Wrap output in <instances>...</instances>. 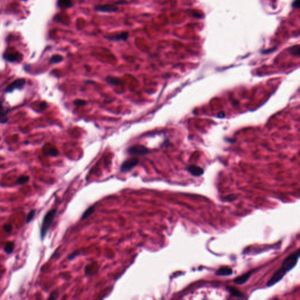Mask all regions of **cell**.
Wrapping results in <instances>:
<instances>
[{"label": "cell", "instance_id": "cell-19", "mask_svg": "<svg viewBox=\"0 0 300 300\" xmlns=\"http://www.w3.org/2000/svg\"><path fill=\"white\" fill-rule=\"evenodd\" d=\"M29 180V177L28 176L22 175L16 181V183L19 185H23Z\"/></svg>", "mask_w": 300, "mask_h": 300}, {"label": "cell", "instance_id": "cell-4", "mask_svg": "<svg viewBox=\"0 0 300 300\" xmlns=\"http://www.w3.org/2000/svg\"><path fill=\"white\" fill-rule=\"evenodd\" d=\"M128 154L134 156H145L149 153V150L145 146L136 145L131 147L128 150Z\"/></svg>", "mask_w": 300, "mask_h": 300}, {"label": "cell", "instance_id": "cell-29", "mask_svg": "<svg viewBox=\"0 0 300 300\" xmlns=\"http://www.w3.org/2000/svg\"><path fill=\"white\" fill-rule=\"evenodd\" d=\"M47 103L45 101H43L40 104V107L42 109V110H44L45 109L46 107H47Z\"/></svg>", "mask_w": 300, "mask_h": 300}, {"label": "cell", "instance_id": "cell-10", "mask_svg": "<svg viewBox=\"0 0 300 300\" xmlns=\"http://www.w3.org/2000/svg\"><path fill=\"white\" fill-rule=\"evenodd\" d=\"M233 274V270L230 268L223 267L218 269L215 274L218 276H229Z\"/></svg>", "mask_w": 300, "mask_h": 300}, {"label": "cell", "instance_id": "cell-25", "mask_svg": "<svg viewBox=\"0 0 300 300\" xmlns=\"http://www.w3.org/2000/svg\"><path fill=\"white\" fill-rule=\"evenodd\" d=\"M3 229L5 232L8 233H11L12 230V226L11 224L6 223L3 225Z\"/></svg>", "mask_w": 300, "mask_h": 300}, {"label": "cell", "instance_id": "cell-21", "mask_svg": "<svg viewBox=\"0 0 300 300\" xmlns=\"http://www.w3.org/2000/svg\"><path fill=\"white\" fill-rule=\"evenodd\" d=\"M63 60V57L59 55H54L51 59V62L52 63H58L62 62Z\"/></svg>", "mask_w": 300, "mask_h": 300}, {"label": "cell", "instance_id": "cell-2", "mask_svg": "<svg viewBox=\"0 0 300 300\" xmlns=\"http://www.w3.org/2000/svg\"><path fill=\"white\" fill-rule=\"evenodd\" d=\"M300 249H299L296 252L289 255L287 258L284 259L282 263L281 268L286 272H288L292 270L297 264V263L300 257Z\"/></svg>", "mask_w": 300, "mask_h": 300}, {"label": "cell", "instance_id": "cell-18", "mask_svg": "<svg viewBox=\"0 0 300 300\" xmlns=\"http://www.w3.org/2000/svg\"><path fill=\"white\" fill-rule=\"evenodd\" d=\"M95 208L93 207V206H92V207H90L82 215V217H81V219H84L88 217H89L91 215H92L94 212H95Z\"/></svg>", "mask_w": 300, "mask_h": 300}, {"label": "cell", "instance_id": "cell-7", "mask_svg": "<svg viewBox=\"0 0 300 300\" xmlns=\"http://www.w3.org/2000/svg\"><path fill=\"white\" fill-rule=\"evenodd\" d=\"M96 11H100L101 12L104 13H110L116 12L118 10V8L113 5H98L95 8Z\"/></svg>", "mask_w": 300, "mask_h": 300}, {"label": "cell", "instance_id": "cell-23", "mask_svg": "<svg viewBox=\"0 0 300 300\" xmlns=\"http://www.w3.org/2000/svg\"><path fill=\"white\" fill-rule=\"evenodd\" d=\"M238 198V196L237 195L231 194V195H229L224 197V200L228 201V202H231V201H233V200H237Z\"/></svg>", "mask_w": 300, "mask_h": 300}, {"label": "cell", "instance_id": "cell-11", "mask_svg": "<svg viewBox=\"0 0 300 300\" xmlns=\"http://www.w3.org/2000/svg\"><path fill=\"white\" fill-rule=\"evenodd\" d=\"M252 273V272H248V273H247L241 276L236 277L234 280V282L235 284H239V285H241V284L246 283L247 282V281L249 280V278L250 277Z\"/></svg>", "mask_w": 300, "mask_h": 300}, {"label": "cell", "instance_id": "cell-27", "mask_svg": "<svg viewBox=\"0 0 300 300\" xmlns=\"http://www.w3.org/2000/svg\"><path fill=\"white\" fill-rule=\"evenodd\" d=\"M79 254V252H78V251H76V252H73L72 254L68 256V257H67V258H68V259H69V260H73V259H75V257L76 256H77Z\"/></svg>", "mask_w": 300, "mask_h": 300}, {"label": "cell", "instance_id": "cell-5", "mask_svg": "<svg viewBox=\"0 0 300 300\" xmlns=\"http://www.w3.org/2000/svg\"><path fill=\"white\" fill-rule=\"evenodd\" d=\"M26 83V80L23 78H21L14 81L11 84L8 86L5 89V93H11L16 89H21L23 87Z\"/></svg>", "mask_w": 300, "mask_h": 300}, {"label": "cell", "instance_id": "cell-6", "mask_svg": "<svg viewBox=\"0 0 300 300\" xmlns=\"http://www.w3.org/2000/svg\"><path fill=\"white\" fill-rule=\"evenodd\" d=\"M286 273L287 272L285 270H284L282 268H281L274 274V275L272 276L270 280L268 281V282L267 283V286L271 287L274 285L279 281H280L286 274Z\"/></svg>", "mask_w": 300, "mask_h": 300}, {"label": "cell", "instance_id": "cell-9", "mask_svg": "<svg viewBox=\"0 0 300 300\" xmlns=\"http://www.w3.org/2000/svg\"><path fill=\"white\" fill-rule=\"evenodd\" d=\"M188 170L190 174L194 177H200L204 173L203 169L197 165H190L188 167Z\"/></svg>", "mask_w": 300, "mask_h": 300}, {"label": "cell", "instance_id": "cell-16", "mask_svg": "<svg viewBox=\"0 0 300 300\" xmlns=\"http://www.w3.org/2000/svg\"><path fill=\"white\" fill-rule=\"evenodd\" d=\"M106 81L111 85H118L122 83V81L120 79L114 77H107L106 78Z\"/></svg>", "mask_w": 300, "mask_h": 300}, {"label": "cell", "instance_id": "cell-12", "mask_svg": "<svg viewBox=\"0 0 300 300\" xmlns=\"http://www.w3.org/2000/svg\"><path fill=\"white\" fill-rule=\"evenodd\" d=\"M8 111L3 107L2 103H0V123L4 124L8 121V118L7 117Z\"/></svg>", "mask_w": 300, "mask_h": 300}, {"label": "cell", "instance_id": "cell-24", "mask_svg": "<svg viewBox=\"0 0 300 300\" xmlns=\"http://www.w3.org/2000/svg\"><path fill=\"white\" fill-rule=\"evenodd\" d=\"M48 155L52 156V157H55L58 154V150L55 148H51L49 149V150L48 151Z\"/></svg>", "mask_w": 300, "mask_h": 300}, {"label": "cell", "instance_id": "cell-14", "mask_svg": "<svg viewBox=\"0 0 300 300\" xmlns=\"http://www.w3.org/2000/svg\"><path fill=\"white\" fill-rule=\"evenodd\" d=\"M14 249V243L12 241H8L5 243L4 247V252L7 254H11L13 252Z\"/></svg>", "mask_w": 300, "mask_h": 300}, {"label": "cell", "instance_id": "cell-28", "mask_svg": "<svg viewBox=\"0 0 300 300\" xmlns=\"http://www.w3.org/2000/svg\"><path fill=\"white\" fill-rule=\"evenodd\" d=\"M293 7L294 8H300V0H295L293 4H292Z\"/></svg>", "mask_w": 300, "mask_h": 300}, {"label": "cell", "instance_id": "cell-22", "mask_svg": "<svg viewBox=\"0 0 300 300\" xmlns=\"http://www.w3.org/2000/svg\"><path fill=\"white\" fill-rule=\"evenodd\" d=\"M290 52L291 54L294 55H299V54H300V47L299 46H294L292 48H290Z\"/></svg>", "mask_w": 300, "mask_h": 300}, {"label": "cell", "instance_id": "cell-8", "mask_svg": "<svg viewBox=\"0 0 300 300\" xmlns=\"http://www.w3.org/2000/svg\"><path fill=\"white\" fill-rule=\"evenodd\" d=\"M128 35H129V34L128 32H121L117 35L108 37H107V38L108 40H112V41H116V42L121 41V40L125 41L128 40Z\"/></svg>", "mask_w": 300, "mask_h": 300}, {"label": "cell", "instance_id": "cell-13", "mask_svg": "<svg viewBox=\"0 0 300 300\" xmlns=\"http://www.w3.org/2000/svg\"><path fill=\"white\" fill-rule=\"evenodd\" d=\"M226 288L228 290V291L231 294L232 296L238 298H244V294L237 288L232 287H227Z\"/></svg>", "mask_w": 300, "mask_h": 300}, {"label": "cell", "instance_id": "cell-20", "mask_svg": "<svg viewBox=\"0 0 300 300\" xmlns=\"http://www.w3.org/2000/svg\"><path fill=\"white\" fill-rule=\"evenodd\" d=\"M35 213H36V210L35 209L31 210L28 213V216H27V218H26V223H29L32 221V220L34 219L35 215Z\"/></svg>", "mask_w": 300, "mask_h": 300}, {"label": "cell", "instance_id": "cell-15", "mask_svg": "<svg viewBox=\"0 0 300 300\" xmlns=\"http://www.w3.org/2000/svg\"><path fill=\"white\" fill-rule=\"evenodd\" d=\"M4 58L6 60L10 61L11 62H15V61H17V60L19 59V58H20V54L18 53L5 54L4 55Z\"/></svg>", "mask_w": 300, "mask_h": 300}, {"label": "cell", "instance_id": "cell-17", "mask_svg": "<svg viewBox=\"0 0 300 300\" xmlns=\"http://www.w3.org/2000/svg\"><path fill=\"white\" fill-rule=\"evenodd\" d=\"M58 5L63 8H70L72 6L71 0H59Z\"/></svg>", "mask_w": 300, "mask_h": 300}, {"label": "cell", "instance_id": "cell-26", "mask_svg": "<svg viewBox=\"0 0 300 300\" xmlns=\"http://www.w3.org/2000/svg\"><path fill=\"white\" fill-rule=\"evenodd\" d=\"M73 103L77 106H83L87 103V102L85 100H76L73 102Z\"/></svg>", "mask_w": 300, "mask_h": 300}, {"label": "cell", "instance_id": "cell-1", "mask_svg": "<svg viewBox=\"0 0 300 300\" xmlns=\"http://www.w3.org/2000/svg\"><path fill=\"white\" fill-rule=\"evenodd\" d=\"M56 213L57 209H53L50 210L45 215L42 220L40 229V238L42 240L44 239V238L46 237Z\"/></svg>", "mask_w": 300, "mask_h": 300}, {"label": "cell", "instance_id": "cell-3", "mask_svg": "<svg viewBox=\"0 0 300 300\" xmlns=\"http://www.w3.org/2000/svg\"><path fill=\"white\" fill-rule=\"evenodd\" d=\"M139 163V161L137 158H131L125 161L120 167V171L121 172L127 173L133 169Z\"/></svg>", "mask_w": 300, "mask_h": 300}]
</instances>
